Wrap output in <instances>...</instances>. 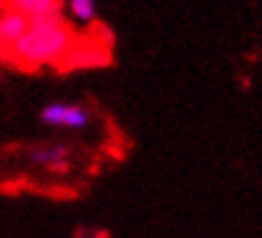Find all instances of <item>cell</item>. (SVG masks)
Wrapping results in <instances>:
<instances>
[{
	"label": "cell",
	"instance_id": "2",
	"mask_svg": "<svg viewBox=\"0 0 262 238\" xmlns=\"http://www.w3.org/2000/svg\"><path fill=\"white\" fill-rule=\"evenodd\" d=\"M111 48L113 34L96 22L84 36H75L70 51L60 60L58 70H94V68H106L111 63Z\"/></svg>",
	"mask_w": 262,
	"mask_h": 238
},
{
	"label": "cell",
	"instance_id": "5",
	"mask_svg": "<svg viewBox=\"0 0 262 238\" xmlns=\"http://www.w3.org/2000/svg\"><path fill=\"white\" fill-rule=\"evenodd\" d=\"M29 27V17L19 12L15 8H0V41H3V48L12 46Z\"/></svg>",
	"mask_w": 262,
	"mask_h": 238
},
{
	"label": "cell",
	"instance_id": "4",
	"mask_svg": "<svg viewBox=\"0 0 262 238\" xmlns=\"http://www.w3.org/2000/svg\"><path fill=\"white\" fill-rule=\"evenodd\" d=\"M27 157L34 166L48 168V171H65L70 166V157L72 152L65 142H46V144H36L27 152Z\"/></svg>",
	"mask_w": 262,
	"mask_h": 238
},
{
	"label": "cell",
	"instance_id": "10",
	"mask_svg": "<svg viewBox=\"0 0 262 238\" xmlns=\"http://www.w3.org/2000/svg\"><path fill=\"white\" fill-rule=\"evenodd\" d=\"M0 58H3V41H0Z\"/></svg>",
	"mask_w": 262,
	"mask_h": 238
},
{
	"label": "cell",
	"instance_id": "9",
	"mask_svg": "<svg viewBox=\"0 0 262 238\" xmlns=\"http://www.w3.org/2000/svg\"><path fill=\"white\" fill-rule=\"evenodd\" d=\"M10 3H12V0H0V8H8Z\"/></svg>",
	"mask_w": 262,
	"mask_h": 238
},
{
	"label": "cell",
	"instance_id": "6",
	"mask_svg": "<svg viewBox=\"0 0 262 238\" xmlns=\"http://www.w3.org/2000/svg\"><path fill=\"white\" fill-rule=\"evenodd\" d=\"M68 15L75 24H80L84 29H92L96 24V3L94 0H65Z\"/></svg>",
	"mask_w": 262,
	"mask_h": 238
},
{
	"label": "cell",
	"instance_id": "1",
	"mask_svg": "<svg viewBox=\"0 0 262 238\" xmlns=\"http://www.w3.org/2000/svg\"><path fill=\"white\" fill-rule=\"evenodd\" d=\"M75 29L65 19V12H51L29 19L27 32L12 44L3 48V58L19 70H41L58 68L65 53L75 41Z\"/></svg>",
	"mask_w": 262,
	"mask_h": 238
},
{
	"label": "cell",
	"instance_id": "8",
	"mask_svg": "<svg viewBox=\"0 0 262 238\" xmlns=\"http://www.w3.org/2000/svg\"><path fill=\"white\" fill-rule=\"evenodd\" d=\"M75 238H108V231L101 226H80Z\"/></svg>",
	"mask_w": 262,
	"mask_h": 238
},
{
	"label": "cell",
	"instance_id": "3",
	"mask_svg": "<svg viewBox=\"0 0 262 238\" xmlns=\"http://www.w3.org/2000/svg\"><path fill=\"white\" fill-rule=\"evenodd\" d=\"M39 118L48 127H60V130H84L92 123V113L87 106L80 103H65L53 101L41 109Z\"/></svg>",
	"mask_w": 262,
	"mask_h": 238
},
{
	"label": "cell",
	"instance_id": "7",
	"mask_svg": "<svg viewBox=\"0 0 262 238\" xmlns=\"http://www.w3.org/2000/svg\"><path fill=\"white\" fill-rule=\"evenodd\" d=\"M10 8L19 10L29 17H39V15H51V12H60L63 10V0H12Z\"/></svg>",
	"mask_w": 262,
	"mask_h": 238
}]
</instances>
